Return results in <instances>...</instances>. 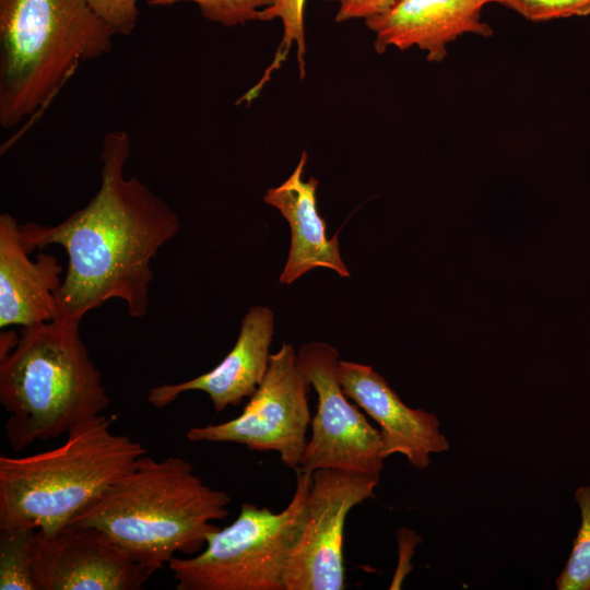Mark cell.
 <instances>
[{
    "label": "cell",
    "mask_w": 590,
    "mask_h": 590,
    "mask_svg": "<svg viewBox=\"0 0 590 590\" xmlns=\"http://www.w3.org/2000/svg\"><path fill=\"white\" fill-rule=\"evenodd\" d=\"M93 10L115 35H129L139 17V0H88Z\"/></svg>",
    "instance_id": "21"
},
{
    "label": "cell",
    "mask_w": 590,
    "mask_h": 590,
    "mask_svg": "<svg viewBox=\"0 0 590 590\" xmlns=\"http://www.w3.org/2000/svg\"><path fill=\"white\" fill-rule=\"evenodd\" d=\"M297 361L318 398L311 436L297 469L380 475L385 460L380 432L344 393L337 375L338 350L324 342L305 343L298 349Z\"/></svg>",
    "instance_id": "8"
},
{
    "label": "cell",
    "mask_w": 590,
    "mask_h": 590,
    "mask_svg": "<svg viewBox=\"0 0 590 590\" xmlns=\"http://www.w3.org/2000/svg\"><path fill=\"white\" fill-rule=\"evenodd\" d=\"M114 35L88 0H0L1 127L38 116Z\"/></svg>",
    "instance_id": "5"
},
{
    "label": "cell",
    "mask_w": 590,
    "mask_h": 590,
    "mask_svg": "<svg viewBox=\"0 0 590 590\" xmlns=\"http://www.w3.org/2000/svg\"><path fill=\"white\" fill-rule=\"evenodd\" d=\"M130 138L123 130L102 142L101 184L82 209L56 225H20L28 253L60 245L68 255L57 295L58 316L83 318L109 299H120L128 316L149 309L151 261L180 229L178 215L137 176H125Z\"/></svg>",
    "instance_id": "1"
},
{
    "label": "cell",
    "mask_w": 590,
    "mask_h": 590,
    "mask_svg": "<svg viewBox=\"0 0 590 590\" xmlns=\"http://www.w3.org/2000/svg\"><path fill=\"white\" fill-rule=\"evenodd\" d=\"M231 502L225 491L205 485L189 461L146 453L70 523L102 530L153 575L176 553H200L220 529L212 521L227 517Z\"/></svg>",
    "instance_id": "2"
},
{
    "label": "cell",
    "mask_w": 590,
    "mask_h": 590,
    "mask_svg": "<svg viewBox=\"0 0 590 590\" xmlns=\"http://www.w3.org/2000/svg\"><path fill=\"white\" fill-rule=\"evenodd\" d=\"M488 0H399L382 14L366 21L376 34L375 50L389 46L400 50L418 47L427 60L440 62L447 46L464 34L489 37L492 27L483 22L482 10Z\"/></svg>",
    "instance_id": "12"
},
{
    "label": "cell",
    "mask_w": 590,
    "mask_h": 590,
    "mask_svg": "<svg viewBox=\"0 0 590 590\" xmlns=\"http://www.w3.org/2000/svg\"><path fill=\"white\" fill-rule=\"evenodd\" d=\"M380 475L337 469L311 473L306 518L286 575V590H343V536L350 510L375 498Z\"/></svg>",
    "instance_id": "9"
},
{
    "label": "cell",
    "mask_w": 590,
    "mask_h": 590,
    "mask_svg": "<svg viewBox=\"0 0 590 590\" xmlns=\"http://www.w3.org/2000/svg\"><path fill=\"white\" fill-rule=\"evenodd\" d=\"M337 375L346 397L378 423L384 459L399 453L425 469L432 453L449 449L437 416L408 406L373 366L340 361Z\"/></svg>",
    "instance_id": "11"
},
{
    "label": "cell",
    "mask_w": 590,
    "mask_h": 590,
    "mask_svg": "<svg viewBox=\"0 0 590 590\" xmlns=\"http://www.w3.org/2000/svg\"><path fill=\"white\" fill-rule=\"evenodd\" d=\"M340 4L335 21L344 22L351 19H369L388 11L399 0H326Z\"/></svg>",
    "instance_id": "22"
},
{
    "label": "cell",
    "mask_w": 590,
    "mask_h": 590,
    "mask_svg": "<svg viewBox=\"0 0 590 590\" xmlns=\"http://www.w3.org/2000/svg\"><path fill=\"white\" fill-rule=\"evenodd\" d=\"M305 2L306 0H276L273 4L259 12L258 21L280 19L283 24V36L273 61L266 69L259 82L240 98V102L245 101L250 103L259 95L264 84L270 80L272 73L285 61L293 44L296 45V56L300 76L304 78L306 50L304 33Z\"/></svg>",
    "instance_id": "16"
},
{
    "label": "cell",
    "mask_w": 590,
    "mask_h": 590,
    "mask_svg": "<svg viewBox=\"0 0 590 590\" xmlns=\"http://www.w3.org/2000/svg\"><path fill=\"white\" fill-rule=\"evenodd\" d=\"M82 319L58 316L23 327L13 350L0 356V403L13 451L67 435L109 406L102 373L80 335Z\"/></svg>",
    "instance_id": "3"
},
{
    "label": "cell",
    "mask_w": 590,
    "mask_h": 590,
    "mask_svg": "<svg viewBox=\"0 0 590 590\" xmlns=\"http://www.w3.org/2000/svg\"><path fill=\"white\" fill-rule=\"evenodd\" d=\"M181 1L197 3L201 14L212 22L234 26L258 20L259 12L276 0H149V3L170 5Z\"/></svg>",
    "instance_id": "19"
},
{
    "label": "cell",
    "mask_w": 590,
    "mask_h": 590,
    "mask_svg": "<svg viewBox=\"0 0 590 590\" xmlns=\"http://www.w3.org/2000/svg\"><path fill=\"white\" fill-rule=\"evenodd\" d=\"M488 2L503 4L534 22L590 14V0H488Z\"/></svg>",
    "instance_id": "20"
},
{
    "label": "cell",
    "mask_w": 590,
    "mask_h": 590,
    "mask_svg": "<svg viewBox=\"0 0 590 590\" xmlns=\"http://www.w3.org/2000/svg\"><path fill=\"white\" fill-rule=\"evenodd\" d=\"M307 153L291 176L275 188L267 190L263 200L280 211L291 228L288 257L279 282L292 284L302 275L317 268L334 271L341 278L351 274L342 260L339 233L327 235V224L317 209L316 191L318 180H304L303 174Z\"/></svg>",
    "instance_id": "15"
},
{
    "label": "cell",
    "mask_w": 590,
    "mask_h": 590,
    "mask_svg": "<svg viewBox=\"0 0 590 590\" xmlns=\"http://www.w3.org/2000/svg\"><path fill=\"white\" fill-rule=\"evenodd\" d=\"M274 333V314L266 306H253L243 317L235 345L212 370L179 384H162L150 389L148 401L164 408L187 391L205 392L216 412L237 406L250 398L263 380Z\"/></svg>",
    "instance_id": "13"
},
{
    "label": "cell",
    "mask_w": 590,
    "mask_h": 590,
    "mask_svg": "<svg viewBox=\"0 0 590 590\" xmlns=\"http://www.w3.org/2000/svg\"><path fill=\"white\" fill-rule=\"evenodd\" d=\"M575 499L581 522L566 565L556 578L558 590H590V485L579 486Z\"/></svg>",
    "instance_id": "18"
},
{
    "label": "cell",
    "mask_w": 590,
    "mask_h": 590,
    "mask_svg": "<svg viewBox=\"0 0 590 590\" xmlns=\"http://www.w3.org/2000/svg\"><path fill=\"white\" fill-rule=\"evenodd\" d=\"M101 414L73 427L60 446L24 457L0 456V529L54 533L130 471L145 447L113 433Z\"/></svg>",
    "instance_id": "4"
},
{
    "label": "cell",
    "mask_w": 590,
    "mask_h": 590,
    "mask_svg": "<svg viewBox=\"0 0 590 590\" xmlns=\"http://www.w3.org/2000/svg\"><path fill=\"white\" fill-rule=\"evenodd\" d=\"M20 237V225L0 215V328L28 327L58 317L56 293L62 284V266L56 256L40 252L28 257Z\"/></svg>",
    "instance_id": "14"
},
{
    "label": "cell",
    "mask_w": 590,
    "mask_h": 590,
    "mask_svg": "<svg viewBox=\"0 0 590 590\" xmlns=\"http://www.w3.org/2000/svg\"><path fill=\"white\" fill-rule=\"evenodd\" d=\"M37 530L0 529V590H36L32 574V545Z\"/></svg>",
    "instance_id": "17"
},
{
    "label": "cell",
    "mask_w": 590,
    "mask_h": 590,
    "mask_svg": "<svg viewBox=\"0 0 590 590\" xmlns=\"http://www.w3.org/2000/svg\"><path fill=\"white\" fill-rule=\"evenodd\" d=\"M295 472L294 495L281 512L244 503L235 521L212 532L198 555L173 557L167 566L176 589L286 590L311 484V472Z\"/></svg>",
    "instance_id": "6"
},
{
    "label": "cell",
    "mask_w": 590,
    "mask_h": 590,
    "mask_svg": "<svg viewBox=\"0 0 590 590\" xmlns=\"http://www.w3.org/2000/svg\"><path fill=\"white\" fill-rule=\"evenodd\" d=\"M32 574L36 590H139L152 576L105 532L73 523L36 531Z\"/></svg>",
    "instance_id": "10"
},
{
    "label": "cell",
    "mask_w": 590,
    "mask_h": 590,
    "mask_svg": "<svg viewBox=\"0 0 590 590\" xmlns=\"http://www.w3.org/2000/svg\"><path fill=\"white\" fill-rule=\"evenodd\" d=\"M309 384L294 347L282 342L270 355L266 376L240 415L220 424L188 429L190 441L235 442L255 451H276L282 463L299 467L311 423Z\"/></svg>",
    "instance_id": "7"
}]
</instances>
